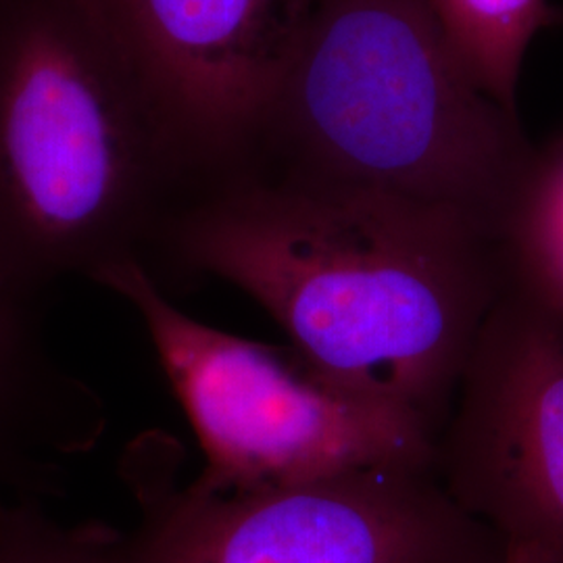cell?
Listing matches in <instances>:
<instances>
[{
  "mask_svg": "<svg viewBox=\"0 0 563 563\" xmlns=\"http://www.w3.org/2000/svg\"><path fill=\"white\" fill-rule=\"evenodd\" d=\"M188 186L132 65L88 0H0V286L141 263Z\"/></svg>",
  "mask_w": 563,
  "mask_h": 563,
  "instance_id": "cell-3",
  "label": "cell"
},
{
  "mask_svg": "<svg viewBox=\"0 0 563 563\" xmlns=\"http://www.w3.org/2000/svg\"><path fill=\"white\" fill-rule=\"evenodd\" d=\"M30 301L18 299L0 286V369L20 378H44L53 372L42 360L27 323Z\"/></svg>",
  "mask_w": 563,
  "mask_h": 563,
  "instance_id": "cell-10",
  "label": "cell"
},
{
  "mask_svg": "<svg viewBox=\"0 0 563 563\" xmlns=\"http://www.w3.org/2000/svg\"><path fill=\"white\" fill-rule=\"evenodd\" d=\"M159 246L174 276L239 288L311 369L416 418L434 441L514 282L504 236L457 211L276 176L202 190Z\"/></svg>",
  "mask_w": 563,
  "mask_h": 563,
  "instance_id": "cell-1",
  "label": "cell"
},
{
  "mask_svg": "<svg viewBox=\"0 0 563 563\" xmlns=\"http://www.w3.org/2000/svg\"><path fill=\"white\" fill-rule=\"evenodd\" d=\"M142 516L120 563H497L505 544L432 467L383 465L307 483L211 490L132 472Z\"/></svg>",
  "mask_w": 563,
  "mask_h": 563,
  "instance_id": "cell-5",
  "label": "cell"
},
{
  "mask_svg": "<svg viewBox=\"0 0 563 563\" xmlns=\"http://www.w3.org/2000/svg\"><path fill=\"white\" fill-rule=\"evenodd\" d=\"M55 563H120L118 532L97 526H65Z\"/></svg>",
  "mask_w": 563,
  "mask_h": 563,
  "instance_id": "cell-11",
  "label": "cell"
},
{
  "mask_svg": "<svg viewBox=\"0 0 563 563\" xmlns=\"http://www.w3.org/2000/svg\"><path fill=\"white\" fill-rule=\"evenodd\" d=\"M534 155L423 0H309L251 176L437 205L505 239Z\"/></svg>",
  "mask_w": 563,
  "mask_h": 563,
  "instance_id": "cell-2",
  "label": "cell"
},
{
  "mask_svg": "<svg viewBox=\"0 0 563 563\" xmlns=\"http://www.w3.org/2000/svg\"><path fill=\"white\" fill-rule=\"evenodd\" d=\"M432 470L505 547L563 563V309L516 276L463 363Z\"/></svg>",
  "mask_w": 563,
  "mask_h": 563,
  "instance_id": "cell-6",
  "label": "cell"
},
{
  "mask_svg": "<svg viewBox=\"0 0 563 563\" xmlns=\"http://www.w3.org/2000/svg\"><path fill=\"white\" fill-rule=\"evenodd\" d=\"M484 88L518 111L523 60L534 38L563 20L549 0H423Z\"/></svg>",
  "mask_w": 563,
  "mask_h": 563,
  "instance_id": "cell-8",
  "label": "cell"
},
{
  "mask_svg": "<svg viewBox=\"0 0 563 563\" xmlns=\"http://www.w3.org/2000/svg\"><path fill=\"white\" fill-rule=\"evenodd\" d=\"M128 302L205 453L195 483L244 490L383 465L432 467L434 434L325 380L290 346L244 341L184 313L141 263L97 280Z\"/></svg>",
  "mask_w": 563,
  "mask_h": 563,
  "instance_id": "cell-4",
  "label": "cell"
},
{
  "mask_svg": "<svg viewBox=\"0 0 563 563\" xmlns=\"http://www.w3.org/2000/svg\"><path fill=\"white\" fill-rule=\"evenodd\" d=\"M41 395L32 384L0 369V455L7 453L4 444L11 443L15 430L25 422V413L41 405Z\"/></svg>",
  "mask_w": 563,
  "mask_h": 563,
  "instance_id": "cell-12",
  "label": "cell"
},
{
  "mask_svg": "<svg viewBox=\"0 0 563 563\" xmlns=\"http://www.w3.org/2000/svg\"><path fill=\"white\" fill-rule=\"evenodd\" d=\"M63 530L36 504L0 505V563H55Z\"/></svg>",
  "mask_w": 563,
  "mask_h": 563,
  "instance_id": "cell-9",
  "label": "cell"
},
{
  "mask_svg": "<svg viewBox=\"0 0 563 563\" xmlns=\"http://www.w3.org/2000/svg\"><path fill=\"white\" fill-rule=\"evenodd\" d=\"M497 563H555L549 558H544L537 551H528V549H516V547H505L504 558Z\"/></svg>",
  "mask_w": 563,
  "mask_h": 563,
  "instance_id": "cell-13",
  "label": "cell"
},
{
  "mask_svg": "<svg viewBox=\"0 0 563 563\" xmlns=\"http://www.w3.org/2000/svg\"><path fill=\"white\" fill-rule=\"evenodd\" d=\"M132 65L190 199L251 176L309 0H88Z\"/></svg>",
  "mask_w": 563,
  "mask_h": 563,
  "instance_id": "cell-7",
  "label": "cell"
}]
</instances>
